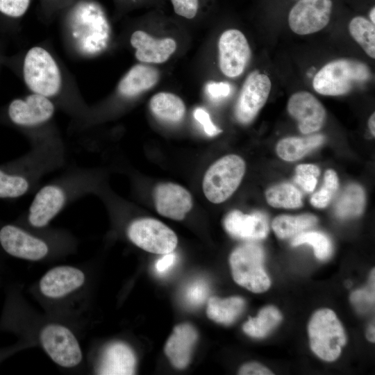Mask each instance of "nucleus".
<instances>
[{
  "label": "nucleus",
  "mask_w": 375,
  "mask_h": 375,
  "mask_svg": "<svg viewBox=\"0 0 375 375\" xmlns=\"http://www.w3.org/2000/svg\"><path fill=\"white\" fill-rule=\"evenodd\" d=\"M63 156V147L44 142L0 165V199H18L37 190L42 178L62 164Z\"/></svg>",
  "instance_id": "1"
},
{
  "label": "nucleus",
  "mask_w": 375,
  "mask_h": 375,
  "mask_svg": "<svg viewBox=\"0 0 375 375\" xmlns=\"http://www.w3.org/2000/svg\"><path fill=\"white\" fill-rule=\"evenodd\" d=\"M92 183L90 172L78 169L38 188L28 210V224L36 228L47 226L67 206L88 194Z\"/></svg>",
  "instance_id": "2"
},
{
  "label": "nucleus",
  "mask_w": 375,
  "mask_h": 375,
  "mask_svg": "<svg viewBox=\"0 0 375 375\" xmlns=\"http://www.w3.org/2000/svg\"><path fill=\"white\" fill-rule=\"evenodd\" d=\"M68 26L75 48L83 56H97L109 44V22L100 5L93 1H81L73 7Z\"/></svg>",
  "instance_id": "3"
},
{
  "label": "nucleus",
  "mask_w": 375,
  "mask_h": 375,
  "mask_svg": "<svg viewBox=\"0 0 375 375\" xmlns=\"http://www.w3.org/2000/svg\"><path fill=\"white\" fill-rule=\"evenodd\" d=\"M371 76L369 67L353 59H338L325 65L315 76L312 86L323 95L338 96L348 93Z\"/></svg>",
  "instance_id": "4"
},
{
  "label": "nucleus",
  "mask_w": 375,
  "mask_h": 375,
  "mask_svg": "<svg viewBox=\"0 0 375 375\" xmlns=\"http://www.w3.org/2000/svg\"><path fill=\"white\" fill-rule=\"evenodd\" d=\"M23 77L33 92L49 99L56 97L62 87L60 68L51 54L43 47L30 49L24 59Z\"/></svg>",
  "instance_id": "5"
},
{
  "label": "nucleus",
  "mask_w": 375,
  "mask_h": 375,
  "mask_svg": "<svg viewBox=\"0 0 375 375\" xmlns=\"http://www.w3.org/2000/svg\"><path fill=\"white\" fill-rule=\"evenodd\" d=\"M264 256L262 247L253 242L235 248L229 258L234 281L255 293L267 290L271 282L264 269Z\"/></svg>",
  "instance_id": "6"
},
{
  "label": "nucleus",
  "mask_w": 375,
  "mask_h": 375,
  "mask_svg": "<svg viewBox=\"0 0 375 375\" xmlns=\"http://www.w3.org/2000/svg\"><path fill=\"white\" fill-rule=\"evenodd\" d=\"M245 168L244 160L235 154L215 161L203 176L202 186L206 197L214 203L228 199L240 184Z\"/></svg>",
  "instance_id": "7"
},
{
  "label": "nucleus",
  "mask_w": 375,
  "mask_h": 375,
  "mask_svg": "<svg viewBox=\"0 0 375 375\" xmlns=\"http://www.w3.org/2000/svg\"><path fill=\"white\" fill-rule=\"evenodd\" d=\"M310 348L321 359L333 361L346 343L343 327L335 312L328 308L317 310L308 324Z\"/></svg>",
  "instance_id": "8"
},
{
  "label": "nucleus",
  "mask_w": 375,
  "mask_h": 375,
  "mask_svg": "<svg viewBox=\"0 0 375 375\" xmlns=\"http://www.w3.org/2000/svg\"><path fill=\"white\" fill-rule=\"evenodd\" d=\"M129 240L142 249L156 254L172 252L177 246L175 233L162 222L153 218L133 220L127 228Z\"/></svg>",
  "instance_id": "9"
},
{
  "label": "nucleus",
  "mask_w": 375,
  "mask_h": 375,
  "mask_svg": "<svg viewBox=\"0 0 375 375\" xmlns=\"http://www.w3.org/2000/svg\"><path fill=\"white\" fill-rule=\"evenodd\" d=\"M42 345L58 365L72 367L80 363L82 353L79 344L67 327L59 324H49L41 331Z\"/></svg>",
  "instance_id": "10"
},
{
  "label": "nucleus",
  "mask_w": 375,
  "mask_h": 375,
  "mask_svg": "<svg viewBox=\"0 0 375 375\" xmlns=\"http://www.w3.org/2000/svg\"><path fill=\"white\" fill-rule=\"evenodd\" d=\"M55 105L51 99L31 93L24 99H15L8 105L7 115L15 126L34 128L47 123L53 116Z\"/></svg>",
  "instance_id": "11"
},
{
  "label": "nucleus",
  "mask_w": 375,
  "mask_h": 375,
  "mask_svg": "<svg viewBox=\"0 0 375 375\" xmlns=\"http://www.w3.org/2000/svg\"><path fill=\"white\" fill-rule=\"evenodd\" d=\"M269 76L253 71L247 77L235 106V114L239 122L249 124L266 103L271 91Z\"/></svg>",
  "instance_id": "12"
},
{
  "label": "nucleus",
  "mask_w": 375,
  "mask_h": 375,
  "mask_svg": "<svg viewBox=\"0 0 375 375\" xmlns=\"http://www.w3.org/2000/svg\"><path fill=\"white\" fill-rule=\"evenodd\" d=\"M332 8L331 0H299L289 12V26L298 35L316 33L328 24Z\"/></svg>",
  "instance_id": "13"
},
{
  "label": "nucleus",
  "mask_w": 375,
  "mask_h": 375,
  "mask_svg": "<svg viewBox=\"0 0 375 375\" xmlns=\"http://www.w3.org/2000/svg\"><path fill=\"white\" fill-rule=\"evenodd\" d=\"M219 65L226 76H240L247 67L251 49L244 35L238 29H228L222 33L218 42Z\"/></svg>",
  "instance_id": "14"
},
{
  "label": "nucleus",
  "mask_w": 375,
  "mask_h": 375,
  "mask_svg": "<svg viewBox=\"0 0 375 375\" xmlns=\"http://www.w3.org/2000/svg\"><path fill=\"white\" fill-rule=\"evenodd\" d=\"M0 244L8 254L28 260H41L49 253L45 241L13 224L0 228Z\"/></svg>",
  "instance_id": "15"
},
{
  "label": "nucleus",
  "mask_w": 375,
  "mask_h": 375,
  "mask_svg": "<svg viewBox=\"0 0 375 375\" xmlns=\"http://www.w3.org/2000/svg\"><path fill=\"white\" fill-rule=\"evenodd\" d=\"M288 111L298 122L299 128L303 134L319 130L326 118V110L320 101L305 91L296 92L290 97Z\"/></svg>",
  "instance_id": "16"
},
{
  "label": "nucleus",
  "mask_w": 375,
  "mask_h": 375,
  "mask_svg": "<svg viewBox=\"0 0 375 375\" xmlns=\"http://www.w3.org/2000/svg\"><path fill=\"white\" fill-rule=\"evenodd\" d=\"M153 199L157 212L174 220L183 219L193 205L190 193L173 183L157 185L153 191Z\"/></svg>",
  "instance_id": "17"
},
{
  "label": "nucleus",
  "mask_w": 375,
  "mask_h": 375,
  "mask_svg": "<svg viewBox=\"0 0 375 375\" xmlns=\"http://www.w3.org/2000/svg\"><path fill=\"white\" fill-rule=\"evenodd\" d=\"M223 224L231 236L241 240L264 239L269 232L267 218L261 212L244 214L239 210H233L225 217Z\"/></svg>",
  "instance_id": "18"
},
{
  "label": "nucleus",
  "mask_w": 375,
  "mask_h": 375,
  "mask_svg": "<svg viewBox=\"0 0 375 375\" xmlns=\"http://www.w3.org/2000/svg\"><path fill=\"white\" fill-rule=\"evenodd\" d=\"M130 42L135 49V58L144 63L165 62L176 49L173 38H156L140 30L132 33Z\"/></svg>",
  "instance_id": "19"
},
{
  "label": "nucleus",
  "mask_w": 375,
  "mask_h": 375,
  "mask_svg": "<svg viewBox=\"0 0 375 375\" xmlns=\"http://www.w3.org/2000/svg\"><path fill=\"white\" fill-rule=\"evenodd\" d=\"M85 281L82 271L71 266L56 267L48 271L41 278V292L49 298H60L77 288Z\"/></svg>",
  "instance_id": "20"
},
{
  "label": "nucleus",
  "mask_w": 375,
  "mask_h": 375,
  "mask_svg": "<svg viewBox=\"0 0 375 375\" xmlns=\"http://www.w3.org/2000/svg\"><path fill=\"white\" fill-rule=\"evenodd\" d=\"M197 338V330L190 324L174 327L165 346V353L174 367L180 369L187 367Z\"/></svg>",
  "instance_id": "21"
},
{
  "label": "nucleus",
  "mask_w": 375,
  "mask_h": 375,
  "mask_svg": "<svg viewBox=\"0 0 375 375\" xmlns=\"http://www.w3.org/2000/svg\"><path fill=\"white\" fill-rule=\"evenodd\" d=\"M136 358L131 348L125 343L116 342L104 349L97 372L103 375L134 374Z\"/></svg>",
  "instance_id": "22"
},
{
  "label": "nucleus",
  "mask_w": 375,
  "mask_h": 375,
  "mask_svg": "<svg viewBox=\"0 0 375 375\" xmlns=\"http://www.w3.org/2000/svg\"><path fill=\"white\" fill-rule=\"evenodd\" d=\"M159 78L160 74L157 69L147 65H135L119 81L118 92L124 97H135L153 88Z\"/></svg>",
  "instance_id": "23"
},
{
  "label": "nucleus",
  "mask_w": 375,
  "mask_h": 375,
  "mask_svg": "<svg viewBox=\"0 0 375 375\" xmlns=\"http://www.w3.org/2000/svg\"><path fill=\"white\" fill-rule=\"evenodd\" d=\"M149 108L157 119L169 124L180 122L185 113L183 101L170 92H162L153 95L150 99Z\"/></svg>",
  "instance_id": "24"
},
{
  "label": "nucleus",
  "mask_w": 375,
  "mask_h": 375,
  "mask_svg": "<svg viewBox=\"0 0 375 375\" xmlns=\"http://www.w3.org/2000/svg\"><path fill=\"white\" fill-rule=\"evenodd\" d=\"M244 306V299L239 297L226 299L212 297L208 301L206 313L215 322L229 325L242 313Z\"/></svg>",
  "instance_id": "25"
},
{
  "label": "nucleus",
  "mask_w": 375,
  "mask_h": 375,
  "mask_svg": "<svg viewBox=\"0 0 375 375\" xmlns=\"http://www.w3.org/2000/svg\"><path fill=\"white\" fill-rule=\"evenodd\" d=\"M320 134L307 138L290 137L281 140L276 145L278 156L286 161H294L303 157L324 141Z\"/></svg>",
  "instance_id": "26"
},
{
  "label": "nucleus",
  "mask_w": 375,
  "mask_h": 375,
  "mask_svg": "<svg viewBox=\"0 0 375 375\" xmlns=\"http://www.w3.org/2000/svg\"><path fill=\"white\" fill-rule=\"evenodd\" d=\"M365 204V194L361 186L349 185L338 199L335 210L340 218L354 217L360 215Z\"/></svg>",
  "instance_id": "27"
},
{
  "label": "nucleus",
  "mask_w": 375,
  "mask_h": 375,
  "mask_svg": "<svg viewBox=\"0 0 375 375\" xmlns=\"http://www.w3.org/2000/svg\"><path fill=\"white\" fill-rule=\"evenodd\" d=\"M317 222V217L311 214L280 215L273 220L272 228L279 238L285 239L296 236L312 227Z\"/></svg>",
  "instance_id": "28"
},
{
  "label": "nucleus",
  "mask_w": 375,
  "mask_h": 375,
  "mask_svg": "<svg viewBox=\"0 0 375 375\" xmlns=\"http://www.w3.org/2000/svg\"><path fill=\"white\" fill-rule=\"evenodd\" d=\"M282 316L274 306H267L260 310L257 317L249 318L243 325V331L253 338H263L281 321Z\"/></svg>",
  "instance_id": "29"
},
{
  "label": "nucleus",
  "mask_w": 375,
  "mask_h": 375,
  "mask_svg": "<svg viewBox=\"0 0 375 375\" xmlns=\"http://www.w3.org/2000/svg\"><path fill=\"white\" fill-rule=\"evenodd\" d=\"M268 203L275 208H296L302 206V194L289 183H281L269 188L265 193Z\"/></svg>",
  "instance_id": "30"
},
{
  "label": "nucleus",
  "mask_w": 375,
  "mask_h": 375,
  "mask_svg": "<svg viewBox=\"0 0 375 375\" xmlns=\"http://www.w3.org/2000/svg\"><path fill=\"white\" fill-rule=\"evenodd\" d=\"M349 30L353 39L371 58H375V26L367 19L357 16L349 24Z\"/></svg>",
  "instance_id": "31"
},
{
  "label": "nucleus",
  "mask_w": 375,
  "mask_h": 375,
  "mask_svg": "<svg viewBox=\"0 0 375 375\" xmlns=\"http://www.w3.org/2000/svg\"><path fill=\"white\" fill-rule=\"evenodd\" d=\"M292 246L303 244L312 245L315 256L319 260L327 259L332 253V245L329 238L318 231L302 232L292 239Z\"/></svg>",
  "instance_id": "32"
},
{
  "label": "nucleus",
  "mask_w": 375,
  "mask_h": 375,
  "mask_svg": "<svg viewBox=\"0 0 375 375\" xmlns=\"http://www.w3.org/2000/svg\"><path fill=\"white\" fill-rule=\"evenodd\" d=\"M209 291V284L204 278H196L185 287L183 292V301L190 308H197L206 301Z\"/></svg>",
  "instance_id": "33"
},
{
  "label": "nucleus",
  "mask_w": 375,
  "mask_h": 375,
  "mask_svg": "<svg viewBox=\"0 0 375 375\" xmlns=\"http://www.w3.org/2000/svg\"><path fill=\"white\" fill-rule=\"evenodd\" d=\"M323 187L310 199L311 204L319 208H325L331 201L333 195L338 188L337 174L333 169H328L324 174Z\"/></svg>",
  "instance_id": "34"
},
{
  "label": "nucleus",
  "mask_w": 375,
  "mask_h": 375,
  "mask_svg": "<svg viewBox=\"0 0 375 375\" xmlns=\"http://www.w3.org/2000/svg\"><path fill=\"white\" fill-rule=\"evenodd\" d=\"M319 169L315 165L301 164L296 167L295 182L305 191L312 192L317 183V178L319 175Z\"/></svg>",
  "instance_id": "35"
},
{
  "label": "nucleus",
  "mask_w": 375,
  "mask_h": 375,
  "mask_svg": "<svg viewBox=\"0 0 375 375\" xmlns=\"http://www.w3.org/2000/svg\"><path fill=\"white\" fill-rule=\"evenodd\" d=\"M351 301L358 310L366 312L374 303V269L370 277V289L360 290L351 294Z\"/></svg>",
  "instance_id": "36"
},
{
  "label": "nucleus",
  "mask_w": 375,
  "mask_h": 375,
  "mask_svg": "<svg viewBox=\"0 0 375 375\" xmlns=\"http://www.w3.org/2000/svg\"><path fill=\"white\" fill-rule=\"evenodd\" d=\"M31 0H0V12L10 17H19L24 15Z\"/></svg>",
  "instance_id": "37"
},
{
  "label": "nucleus",
  "mask_w": 375,
  "mask_h": 375,
  "mask_svg": "<svg viewBox=\"0 0 375 375\" xmlns=\"http://www.w3.org/2000/svg\"><path fill=\"white\" fill-rule=\"evenodd\" d=\"M176 14L187 19L194 18L198 11L199 0H172Z\"/></svg>",
  "instance_id": "38"
},
{
  "label": "nucleus",
  "mask_w": 375,
  "mask_h": 375,
  "mask_svg": "<svg viewBox=\"0 0 375 375\" xmlns=\"http://www.w3.org/2000/svg\"><path fill=\"white\" fill-rule=\"evenodd\" d=\"M194 117L203 126L204 131L209 136H215L222 132L212 122L209 114L203 108H197L194 111Z\"/></svg>",
  "instance_id": "39"
},
{
  "label": "nucleus",
  "mask_w": 375,
  "mask_h": 375,
  "mask_svg": "<svg viewBox=\"0 0 375 375\" xmlns=\"http://www.w3.org/2000/svg\"><path fill=\"white\" fill-rule=\"evenodd\" d=\"M206 91L213 100H219L226 97L231 92L230 85L224 82L210 83L206 85Z\"/></svg>",
  "instance_id": "40"
},
{
  "label": "nucleus",
  "mask_w": 375,
  "mask_h": 375,
  "mask_svg": "<svg viewBox=\"0 0 375 375\" xmlns=\"http://www.w3.org/2000/svg\"><path fill=\"white\" fill-rule=\"evenodd\" d=\"M241 375H271L273 373L265 366L257 362L247 363L241 367L238 372Z\"/></svg>",
  "instance_id": "41"
},
{
  "label": "nucleus",
  "mask_w": 375,
  "mask_h": 375,
  "mask_svg": "<svg viewBox=\"0 0 375 375\" xmlns=\"http://www.w3.org/2000/svg\"><path fill=\"white\" fill-rule=\"evenodd\" d=\"M176 255L172 252L164 254L155 264V268L159 273H165L174 265Z\"/></svg>",
  "instance_id": "42"
},
{
  "label": "nucleus",
  "mask_w": 375,
  "mask_h": 375,
  "mask_svg": "<svg viewBox=\"0 0 375 375\" xmlns=\"http://www.w3.org/2000/svg\"><path fill=\"white\" fill-rule=\"evenodd\" d=\"M368 126L371 133L373 136L375 135V113L373 112L368 120Z\"/></svg>",
  "instance_id": "43"
},
{
  "label": "nucleus",
  "mask_w": 375,
  "mask_h": 375,
  "mask_svg": "<svg viewBox=\"0 0 375 375\" xmlns=\"http://www.w3.org/2000/svg\"><path fill=\"white\" fill-rule=\"evenodd\" d=\"M374 324H371L367 330V338L370 341V342H374L375 341V332H374Z\"/></svg>",
  "instance_id": "44"
},
{
  "label": "nucleus",
  "mask_w": 375,
  "mask_h": 375,
  "mask_svg": "<svg viewBox=\"0 0 375 375\" xmlns=\"http://www.w3.org/2000/svg\"><path fill=\"white\" fill-rule=\"evenodd\" d=\"M375 8L374 7H373L372 9H371V11L369 12V18H370V20H371V22L373 23L374 24L375 23Z\"/></svg>",
  "instance_id": "45"
}]
</instances>
